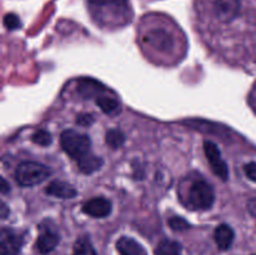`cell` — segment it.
<instances>
[{
	"label": "cell",
	"instance_id": "cell-13",
	"mask_svg": "<svg viewBox=\"0 0 256 255\" xmlns=\"http://www.w3.org/2000/svg\"><path fill=\"white\" fill-rule=\"evenodd\" d=\"M78 92L82 96H84L85 99L88 98H94L95 100L100 96V95L105 94L106 90L98 82L92 79H84L80 80L79 85H78Z\"/></svg>",
	"mask_w": 256,
	"mask_h": 255
},
{
	"label": "cell",
	"instance_id": "cell-27",
	"mask_svg": "<svg viewBox=\"0 0 256 255\" xmlns=\"http://www.w3.org/2000/svg\"><path fill=\"white\" fill-rule=\"evenodd\" d=\"M252 105H254L255 106V109H256V88H255V90H254V94H252Z\"/></svg>",
	"mask_w": 256,
	"mask_h": 255
},
{
	"label": "cell",
	"instance_id": "cell-9",
	"mask_svg": "<svg viewBox=\"0 0 256 255\" xmlns=\"http://www.w3.org/2000/svg\"><path fill=\"white\" fill-rule=\"evenodd\" d=\"M82 212L92 218H105L112 212V204L105 198H94L82 205Z\"/></svg>",
	"mask_w": 256,
	"mask_h": 255
},
{
	"label": "cell",
	"instance_id": "cell-8",
	"mask_svg": "<svg viewBox=\"0 0 256 255\" xmlns=\"http://www.w3.org/2000/svg\"><path fill=\"white\" fill-rule=\"evenodd\" d=\"M39 229L40 234L38 236L36 242H35V248L40 254L46 255L56 248L58 242H59V234L50 226L42 225Z\"/></svg>",
	"mask_w": 256,
	"mask_h": 255
},
{
	"label": "cell",
	"instance_id": "cell-22",
	"mask_svg": "<svg viewBox=\"0 0 256 255\" xmlns=\"http://www.w3.org/2000/svg\"><path fill=\"white\" fill-rule=\"evenodd\" d=\"M244 172L250 180L256 182V162H249L244 166Z\"/></svg>",
	"mask_w": 256,
	"mask_h": 255
},
{
	"label": "cell",
	"instance_id": "cell-17",
	"mask_svg": "<svg viewBox=\"0 0 256 255\" xmlns=\"http://www.w3.org/2000/svg\"><path fill=\"white\" fill-rule=\"evenodd\" d=\"M78 165H79V169L82 170V172H85V174H92V172H96V170L102 166V158L96 156V155H90L89 158H86L85 160L80 162Z\"/></svg>",
	"mask_w": 256,
	"mask_h": 255
},
{
	"label": "cell",
	"instance_id": "cell-28",
	"mask_svg": "<svg viewBox=\"0 0 256 255\" xmlns=\"http://www.w3.org/2000/svg\"><path fill=\"white\" fill-rule=\"evenodd\" d=\"M255 255H256V254H255Z\"/></svg>",
	"mask_w": 256,
	"mask_h": 255
},
{
	"label": "cell",
	"instance_id": "cell-19",
	"mask_svg": "<svg viewBox=\"0 0 256 255\" xmlns=\"http://www.w3.org/2000/svg\"><path fill=\"white\" fill-rule=\"evenodd\" d=\"M32 140L38 145L42 146H48L52 142V135L46 132V130H38L32 134Z\"/></svg>",
	"mask_w": 256,
	"mask_h": 255
},
{
	"label": "cell",
	"instance_id": "cell-25",
	"mask_svg": "<svg viewBox=\"0 0 256 255\" xmlns=\"http://www.w3.org/2000/svg\"><path fill=\"white\" fill-rule=\"evenodd\" d=\"M9 192V185H8L5 178H2V194H6Z\"/></svg>",
	"mask_w": 256,
	"mask_h": 255
},
{
	"label": "cell",
	"instance_id": "cell-18",
	"mask_svg": "<svg viewBox=\"0 0 256 255\" xmlns=\"http://www.w3.org/2000/svg\"><path fill=\"white\" fill-rule=\"evenodd\" d=\"M125 142V136L120 130L112 129L106 132V142L108 145L112 148V149H118L122 146Z\"/></svg>",
	"mask_w": 256,
	"mask_h": 255
},
{
	"label": "cell",
	"instance_id": "cell-12",
	"mask_svg": "<svg viewBox=\"0 0 256 255\" xmlns=\"http://www.w3.org/2000/svg\"><path fill=\"white\" fill-rule=\"evenodd\" d=\"M45 192H46V194L55 198H60V199H72L76 195V190L72 185L64 182H58V180L50 182Z\"/></svg>",
	"mask_w": 256,
	"mask_h": 255
},
{
	"label": "cell",
	"instance_id": "cell-3",
	"mask_svg": "<svg viewBox=\"0 0 256 255\" xmlns=\"http://www.w3.org/2000/svg\"><path fill=\"white\" fill-rule=\"evenodd\" d=\"M184 204L188 209L192 210H208L212 206L215 202V192L212 185L204 179H195L188 186L185 192Z\"/></svg>",
	"mask_w": 256,
	"mask_h": 255
},
{
	"label": "cell",
	"instance_id": "cell-26",
	"mask_svg": "<svg viewBox=\"0 0 256 255\" xmlns=\"http://www.w3.org/2000/svg\"><path fill=\"white\" fill-rule=\"evenodd\" d=\"M6 212H8L6 205H5V204H2V218L6 216Z\"/></svg>",
	"mask_w": 256,
	"mask_h": 255
},
{
	"label": "cell",
	"instance_id": "cell-4",
	"mask_svg": "<svg viewBox=\"0 0 256 255\" xmlns=\"http://www.w3.org/2000/svg\"><path fill=\"white\" fill-rule=\"evenodd\" d=\"M60 144H62V150L78 164L92 155L90 152V148H92L90 138L86 134H80L75 130L62 132V136H60Z\"/></svg>",
	"mask_w": 256,
	"mask_h": 255
},
{
	"label": "cell",
	"instance_id": "cell-15",
	"mask_svg": "<svg viewBox=\"0 0 256 255\" xmlns=\"http://www.w3.org/2000/svg\"><path fill=\"white\" fill-rule=\"evenodd\" d=\"M96 105L106 114H114L115 112L119 110V102L116 100V98L112 96V95H100L96 100Z\"/></svg>",
	"mask_w": 256,
	"mask_h": 255
},
{
	"label": "cell",
	"instance_id": "cell-2",
	"mask_svg": "<svg viewBox=\"0 0 256 255\" xmlns=\"http://www.w3.org/2000/svg\"><path fill=\"white\" fill-rule=\"evenodd\" d=\"M92 22L102 29H119L132 22L129 0H86Z\"/></svg>",
	"mask_w": 256,
	"mask_h": 255
},
{
	"label": "cell",
	"instance_id": "cell-20",
	"mask_svg": "<svg viewBox=\"0 0 256 255\" xmlns=\"http://www.w3.org/2000/svg\"><path fill=\"white\" fill-rule=\"evenodd\" d=\"M169 225L172 230L175 232H184V230H188L190 228V224L185 219L179 216L170 218L169 219Z\"/></svg>",
	"mask_w": 256,
	"mask_h": 255
},
{
	"label": "cell",
	"instance_id": "cell-11",
	"mask_svg": "<svg viewBox=\"0 0 256 255\" xmlns=\"http://www.w3.org/2000/svg\"><path fill=\"white\" fill-rule=\"evenodd\" d=\"M234 230L228 224H222L215 229L214 240L220 250L230 249V246L232 245V242H234Z\"/></svg>",
	"mask_w": 256,
	"mask_h": 255
},
{
	"label": "cell",
	"instance_id": "cell-14",
	"mask_svg": "<svg viewBox=\"0 0 256 255\" xmlns=\"http://www.w3.org/2000/svg\"><path fill=\"white\" fill-rule=\"evenodd\" d=\"M182 245L174 240H162L155 249V255H180Z\"/></svg>",
	"mask_w": 256,
	"mask_h": 255
},
{
	"label": "cell",
	"instance_id": "cell-7",
	"mask_svg": "<svg viewBox=\"0 0 256 255\" xmlns=\"http://www.w3.org/2000/svg\"><path fill=\"white\" fill-rule=\"evenodd\" d=\"M2 255H18L22 246V238L12 229L2 228L0 232Z\"/></svg>",
	"mask_w": 256,
	"mask_h": 255
},
{
	"label": "cell",
	"instance_id": "cell-16",
	"mask_svg": "<svg viewBox=\"0 0 256 255\" xmlns=\"http://www.w3.org/2000/svg\"><path fill=\"white\" fill-rule=\"evenodd\" d=\"M72 255H98V254L88 238H79L74 244Z\"/></svg>",
	"mask_w": 256,
	"mask_h": 255
},
{
	"label": "cell",
	"instance_id": "cell-1",
	"mask_svg": "<svg viewBox=\"0 0 256 255\" xmlns=\"http://www.w3.org/2000/svg\"><path fill=\"white\" fill-rule=\"evenodd\" d=\"M138 42L152 62L174 65L186 54V38L172 18L164 14H146L138 28Z\"/></svg>",
	"mask_w": 256,
	"mask_h": 255
},
{
	"label": "cell",
	"instance_id": "cell-21",
	"mask_svg": "<svg viewBox=\"0 0 256 255\" xmlns=\"http://www.w3.org/2000/svg\"><path fill=\"white\" fill-rule=\"evenodd\" d=\"M4 25L9 30H15L20 26V20L19 18L15 14H8L4 18Z\"/></svg>",
	"mask_w": 256,
	"mask_h": 255
},
{
	"label": "cell",
	"instance_id": "cell-6",
	"mask_svg": "<svg viewBox=\"0 0 256 255\" xmlns=\"http://www.w3.org/2000/svg\"><path fill=\"white\" fill-rule=\"evenodd\" d=\"M204 152L214 174L222 180H228L229 170H228L226 162L222 160V152H220L218 145L215 142H210V140H206L204 142Z\"/></svg>",
	"mask_w": 256,
	"mask_h": 255
},
{
	"label": "cell",
	"instance_id": "cell-23",
	"mask_svg": "<svg viewBox=\"0 0 256 255\" xmlns=\"http://www.w3.org/2000/svg\"><path fill=\"white\" fill-rule=\"evenodd\" d=\"M78 122H79L80 125H90L92 122V115H82V116H79V119H78Z\"/></svg>",
	"mask_w": 256,
	"mask_h": 255
},
{
	"label": "cell",
	"instance_id": "cell-24",
	"mask_svg": "<svg viewBox=\"0 0 256 255\" xmlns=\"http://www.w3.org/2000/svg\"><path fill=\"white\" fill-rule=\"evenodd\" d=\"M248 208H249V212H252L254 216H256V198L249 200V202H248Z\"/></svg>",
	"mask_w": 256,
	"mask_h": 255
},
{
	"label": "cell",
	"instance_id": "cell-10",
	"mask_svg": "<svg viewBox=\"0 0 256 255\" xmlns=\"http://www.w3.org/2000/svg\"><path fill=\"white\" fill-rule=\"evenodd\" d=\"M116 250L120 255H148L144 246L129 236H122L118 240Z\"/></svg>",
	"mask_w": 256,
	"mask_h": 255
},
{
	"label": "cell",
	"instance_id": "cell-5",
	"mask_svg": "<svg viewBox=\"0 0 256 255\" xmlns=\"http://www.w3.org/2000/svg\"><path fill=\"white\" fill-rule=\"evenodd\" d=\"M49 168L35 162H22L15 172L16 182L22 186H32L40 184L50 175Z\"/></svg>",
	"mask_w": 256,
	"mask_h": 255
}]
</instances>
